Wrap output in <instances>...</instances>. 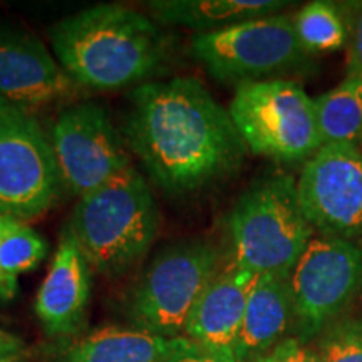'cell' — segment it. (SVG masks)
Segmentation results:
<instances>
[{"label":"cell","mask_w":362,"mask_h":362,"mask_svg":"<svg viewBox=\"0 0 362 362\" xmlns=\"http://www.w3.org/2000/svg\"><path fill=\"white\" fill-rule=\"evenodd\" d=\"M121 133L153 183L170 194L225 178L247 153L230 112L193 78L134 88Z\"/></svg>","instance_id":"cell-1"},{"label":"cell","mask_w":362,"mask_h":362,"mask_svg":"<svg viewBox=\"0 0 362 362\" xmlns=\"http://www.w3.org/2000/svg\"><path fill=\"white\" fill-rule=\"evenodd\" d=\"M54 56L76 84L93 90L141 86L166 61L168 40L149 17L121 4H98L49 30Z\"/></svg>","instance_id":"cell-2"},{"label":"cell","mask_w":362,"mask_h":362,"mask_svg":"<svg viewBox=\"0 0 362 362\" xmlns=\"http://www.w3.org/2000/svg\"><path fill=\"white\" fill-rule=\"evenodd\" d=\"M90 270L124 274L146 255L161 215L146 178L133 165L76 203L67 225Z\"/></svg>","instance_id":"cell-3"},{"label":"cell","mask_w":362,"mask_h":362,"mask_svg":"<svg viewBox=\"0 0 362 362\" xmlns=\"http://www.w3.org/2000/svg\"><path fill=\"white\" fill-rule=\"evenodd\" d=\"M228 230L238 265L282 277H291L314 233L298 202L297 181L280 171L264 175L242 193Z\"/></svg>","instance_id":"cell-4"},{"label":"cell","mask_w":362,"mask_h":362,"mask_svg":"<svg viewBox=\"0 0 362 362\" xmlns=\"http://www.w3.org/2000/svg\"><path fill=\"white\" fill-rule=\"evenodd\" d=\"M220 253L205 240L163 247L126 297L131 327L163 337L185 336L188 319L221 269Z\"/></svg>","instance_id":"cell-5"},{"label":"cell","mask_w":362,"mask_h":362,"mask_svg":"<svg viewBox=\"0 0 362 362\" xmlns=\"http://www.w3.org/2000/svg\"><path fill=\"white\" fill-rule=\"evenodd\" d=\"M228 112L243 143L255 155L298 161L322 146L314 99L293 81L240 84Z\"/></svg>","instance_id":"cell-6"},{"label":"cell","mask_w":362,"mask_h":362,"mask_svg":"<svg viewBox=\"0 0 362 362\" xmlns=\"http://www.w3.org/2000/svg\"><path fill=\"white\" fill-rule=\"evenodd\" d=\"M192 54L198 64L220 83H257L277 72L292 69L304 61L293 19L269 16L225 27L214 33L194 34Z\"/></svg>","instance_id":"cell-7"},{"label":"cell","mask_w":362,"mask_h":362,"mask_svg":"<svg viewBox=\"0 0 362 362\" xmlns=\"http://www.w3.org/2000/svg\"><path fill=\"white\" fill-rule=\"evenodd\" d=\"M52 144L34 116L13 111L0 117V216L34 220L61 194Z\"/></svg>","instance_id":"cell-8"},{"label":"cell","mask_w":362,"mask_h":362,"mask_svg":"<svg viewBox=\"0 0 362 362\" xmlns=\"http://www.w3.org/2000/svg\"><path fill=\"white\" fill-rule=\"evenodd\" d=\"M49 139L62 187L79 198L131 166L123 133L99 104L64 107L54 121Z\"/></svg>","instance_id":"cell-9"},{"label":"cell","mask_w":362,"mask_h":362,"mask_svg":"<svg viewBox=\"0 0 362 362\" xmlns=\"http://www.w3.org/2000/svg\"><path fill=\"white\" fill-rule=\"evenodd\" d=\"M288 282L298 339L305 342L359 292L362 250L342 237H312Z\"/></svg>","instance_id":"cell-10"},{"label":"cell","mask_w":362,"mask_h":362,"mask_svg":"<svg viewBox=\"0 0 362 362\" xmlns=\"http://www.w3.org/2000/svg\"><path fill=\"white\" fill-rule=\"evenodd\" d=\"M297 192L309 223L325 237L362 232V148L320 146L305 163Z\"/></svg>","instance_id":"cell-11"},{"label":"cell","mask_w":362,"mask_h":362,"mask_svg":"<svg viewBox=\"0 0 362 362\" xmlns=\"http://www.w3.org/2000/svg\"><path fill=\"white\" fill-rule=\"evenodd\" d=\"M76 84L37 35L0 24V98L25 115L74 96Z\"/></svg>","instance_id":"cell-12"},{"label":"cell","mask_w":362,"mask_h":362,"mask_svg":"<svg viewBox=\"0 0 362 362\" xmlns=\"http://www.w3.org/2000/svg\"><path fill=\"white\" fill-rule=\"evenodd\" d=\"M89 298L90 267L66 226L35 297V315L49 337H71L83 327Z\"/></svg>","instance_id":"cell-13"},{"label":"cell","mask_w":362,"mask_h":362,"mask_svg":"<svg viewBox=\"0 0 362 362\" xmlns=\"http://www.w3.org/2000/svg\"><path fill=\"white\" fill-rule=\"evenodd\" d=\"M257 274L232 260L221 267L189 315L185 337L203 349L232 351Z\"/></svg>","instance_id":"cell-14"},{"label":"cell","mask_w":362,"mask_h":362,"mask_svg":"<svg viewBox=\"0 0 362 362\" xmlns=\"http://www.w3.org/2000/svg\"><path fill=\"white\" fill-rule=\"evenodd\" d=\"M202 346L188 337H163L134 327L104 325L57 347L47 362H168Z\"/></svg>","instance_id":"cell-15"},{"label":"cell","mask_w":362,"mask_h":362,"mask_svg":"<svg viewBox=\"0 0 362 362\" xmlns=\"http://www.w3.org/2000/svg\"><path fill=\"white\" fill-rule=\"evenodd\" d=\"M293 322L296 314L288 277L257 275L248 293L242 329L232 349L235 359L245 362L264 354L287 339L285 334Z\"/></svg>","instance_id":"cell-16"},{"label":"cell","mask_w":362,"mask_h":362,"mask_svg":"<svg viewBox=\"0 0 362 362\" xmlns=\"http://www.w3.org/2000/svg\"><path fill=\"white\" fill-rule=\"evenodd\" d=\"M288 2L279 0H153V19L166 25L188 27L197 34L214 33L247 21L275 16Z\"/></svg>","instance_id":"cell-17"},{"label":"cell","mask_w":362,"mask_h":362,"mask_svg":"<svg viewBox=\"0 0 362 362\" xmlns=\"http://www.w3.org/2000/svg\"><path fill=\"white\" fill-rule=\"evenodd\" d=\"M320 144H357L362 139V78L347 76L314 99Z\"/></svg>","instance_id":"cell-18"},{"label":"cell","mask_w":362,"mask_h":362,"mask_svg":"<svg viewBox=\"0 0 362 362\" xmlns=\"http://www.w3.org/2000/svg\"><path fill=\"white\" fill-rule=\"evenodd\" d=\"M47 255V243L24 221L7 218L0 233V297L11 300L17 277L37 267Z\"/></svg>","instance_id":"cell-19"},{"label":"cell","mask_w":362,"mask_h":362,"mask_svg":"<svg viewBox=\"0 0 362 362\" xmlns=\"http://www.w3.org/2000/svg\"><path fill=\"white\" fill-rule=\"evenodd\" d=\"M293 25L305 52H330L346 44L347 30L336 6L329 2H310L293 17Z\"/></svg>","instance_id":"cell-20"},{"label":"cell","mask_w":362,"mask_h":362,"mask_svg":"<svg viewBox=\"0 0 362 362\" xmlns=\"http://www.w3.org/2000/svg\"><path fill=\"white\" fill-rule=\"evenodd\" d=\"M319 362H362V320H342L322 339Z\"/></svg>","instance_id":"cell-21"},{"label":"cell","mask_w":362,"mask_h":362,"mask_svg":"<svg viewBox=\"0 0 362 362\" xmlns=\"http://www.w3.org/2000/svg\"><path fill=\"white\" fill-rule=\"evenodd\" d=\"M245 362H319V352L298 337H287L264 354H259Z\"/></svg>","instance_id":"cell-22"},{"label":"cell","mask_w":362,"mask_h":362,"mask_svg":"<svg viewBox=\"0 0 362 362\" xmlns=\"http://www.w3.org/2000/svg\"><path fill=\"white\" fill-rule=\"evenodd\" d=\"M349 49H347V76L362 78V2L352 8Z\"/></svg>","instance_id":"cell-23"},{"label":"cell","mask_w":362,"mask_h":362,"mask_svg":"<svg viewBox=\"0 0 362 362\" xmlns=\"http://www.w3.org/2000/svg\"><path fill=\"white\" fill-rule=\"evenodd\" d=\"M29 354L24 341L16 334L0 329V362H12L17 357Z\"/></svg>","instance_id":"cell-24"},{"label":"cell","mask_w":362,"mask_h":362,"mask_svg":"<svg viewBox=\"0 0 362 362\" xmlns=\"http://www.w3.org/2000/svg\"><path fill=\"white\" fill-rule=\"evenodd\" d=\"M168 362H238L235 359L233 351H211V349H200L175 357Z\"/></svg>","instance_id":"cell-25"},{"label":"cell","mask_w":362,"mask_h":362,"mask_svg":"<svg viewBox=\"0 0 362 362\" xmlns=\"http://www.w3.org/2000/svg\"><path fill=\"white\" fill-rule=\"evenodd\" d=\"M13 111H19V110H16V107L11 106L7 101H4V99L0 98V117L11 115V112H13Z\"/></svg>","instance_id":"cell-26"},{"label":"cell","mask_w":362,"mask_h":362,"mask_svg":"<svg viewBox=\"0 0 362 362\" xmlns=\"http://www.w3.org/2000/svg\"><path fill=\"white\" fill-rule=\"evenodd\" d=\"M12 362H29V354H25V356H22V357H17V359L12 361Z\"/></svg>","instance_id":"cell-27"},{"label":"cell","mask_w":362,"mask_h":362,"mask_svg":"<svg viewBox=\"0 0 362 362\" xmlns=\"http://www.w3.org/2000/svg\"><path fill=\"white\" fill-rule=\"evenodd\" d=\"M6 221H7L6 216H0V233H2L4 226H6Z\"/></svg>","instance_id":"cell-28"}]
</instances>
